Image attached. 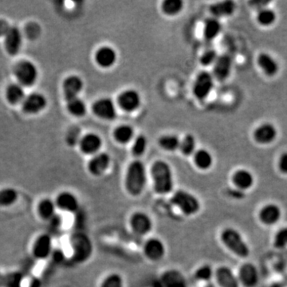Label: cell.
<instances>
[{"label": "cell", "instance_id": "cell-22", "mask_svg": "<svg viewBox=\"0 0 287 287\" xmlns=\"http://www.w3.org/2000/svg\"><path fill=\"white\" fill-rule=\"evenodd\" d=\"M116 50L114 48L104 45L97 50L95 54V61L98 66L101 68H110L114 66L117 62Z\"/></svg>", "mask_w": 287, "mask_h": 287}, {"label": "cell", "instance_id": "cell-46", "mask_svg": "<svg viewBox=\"0 0 287 287\" xmlns=\"http://www.w3.org/2000/svg\"><path fill=\"white\" fill-rule=\"evenodd\" d=\"M278 168L282 174L287 176V152L283 153L278 160Z\"/></svg>", "mask_w": 287, "mask_h": 287}, {"label": "cell", "instance_id": "cell-49", "mask_svg": "<svg viewBox=\"0 0 287 287\" xmlns=\"http://www.w3.org/2000/svg\"><path fill=\"white\" fill-rule=\"evenodd\" d=\"M10 29L8 23L3 20H0V36H5Z\"/></svg>", "mask_w": 287, "mask_h": 287}, {"label": "cell", "instance_id": "cell-5", "mask_svg": "<svg viewBox=\"0 0 287 287\" xmlns=\"http://www.w3.org/2000/svg\"><path fill=\"white\" fill-rule=\"evenodd\" d=\"M128 224L131 232L137 237L149 236L154 228L153 217L142 210H136L131 213Z\"/></svg>", "mask_w": 287, "mask_h": 287}, {"label": "cell", "instance_id": "cell-21", "mask_svg": "<svg viewBox=\"0 0 287 287\" xmlns=\"http://www.w3.org/2000/svg\"><path fill=\"white\" fill-rule=\"evenodd\" d=\"M56 206L67 212L75 213L79 211L80 204L79 199L72 192H63L56 199Z\"/></svg>", "mask_w": 287, "mask_h": 287}, {"label": "cell", "instance_id": "cell-38", "mask_svg": "<svg viewBox=\"0 0 287 287\" xmlns=\"http://www.w3.org/2000/svg\"><path fill=\"white\" fill-rule=\"evenodd\" d=\"M158 143L164 150L174 152L180 148V140L176 135H164L159 139Z\"/></svg>", "mask_w": 287, "mask_h": 287}, {"label": "cell", "instance_id": "cell-29", "mask_svg": "<svg viewBox=\"0 0 287 287\" xmlns=\"http://www.w3.org/2000/svg\"><path fill=\"white\" fill-rule=\"evenodd\" d=\"M193 155L195 165L198 169L207 171L212 167L214 159L211 153L206 149H199Z\"/></svg>", "mask_w": 287, "mask_h": 287}, {"label": "cell", "instance_id": "cell-27", "mask_svg": "<svg viewBox=\"0 0 287 287\" xmlns=\"http://www.w3.org/2000/svg\"><path fill=\"white\" fill-rule=\"evenodd\" d=\"M73 245L75 248V255L77 258L85 260L90 255L92 250L90 242L89 239L84 235L75 236L73 240Z\"/></svg>", "mask_w": 287, "mask_h": 287}, {"label": "cell", "instance_id": "cell-48", "mask_svg": "<svg viewBox=\"0 0 287 287\" xmlns=\"http://www.w3.org/2000/svg\"><path fill=\"white\" fill-rule=\"evenodd\" d=\"M244 194H245V192L238 190L236 188H235L233 190L230 191L231 197H232V199H235V200H242V199H244Z\"/></svg>", "mask_w": 287, "mask_h": 287}, {"label": "cell", "instance_id": "cell-4", "mask_svg": "<svg viewBox=\"0 0 287 287\" xmlns=\"http://www.w3.org/2000/svg\"><path fill=\"white\" fill-rule=\"evenodd\" d=\"M219 240L223 246L238 258L244 259L250 255V246L242 234L235 227H227L222 229L219 233Z\"/></svg>", "mask_w": 287, "mask_h": 287}, {"label": "cell", "instance_id": "cell-39", "mask_svg": "<svg viewBox=\"0 0 287 287\" xmlns=\"http://www.w3.org/2000/svg\"><path fill=\"white\" fill-rule=\"evenodd\" d=\"M67 109L72 115L78 118L84 116L87 110L85 102L79 97L67 101Z\"/></svg>", "mask_w": 287, "mask_h": 287}, {"label": "cell", "instance_id": "cell-31", "mask_svg": "<svg viewBox=\"0 0 287 287\" xmlns=\"http://www.w3.org/2000/svg\"><path fill=\"white\" fill-rule=\"evenodd\" d=\"M215 269L208 263H204L197 267L193 273L195 280L200 283H208L214 279Z\"/></svg>", "mask_w": 287, "mask_h": 287}, {"label": "cell", "instance_id": "cell-12", "mask_svg": "<svg viewBox=\"0 0 287 287\" xmlns=\"http://www.w3.org/2000/svg\"><path fill=\"white\" fill-rule=\"evenodd\" d=\"M214 280L219 287H240L237 275L231 267L225 265L215 269Z\"/></svg>", "mask_w": 287, "mask_h": 287}, {"label": "cell", "instance_id": "cell-11", "mask_svg": "<svg viewBox=\"0 0 287 287\" xmlns=\"http://www.w3.org/2000/svg\"><path fill=\"white\" fill-rule=\"evenodd\" d=\"M93 114L106 121H113L117 118L116 106L109 97H102L96 101L92 106Z\"/></svg>", "mask_w": 287, "mask_h": 287}, {"label": "cell", "instance_id": "cell-47", "mask_svg": "<svg viewBox=\"0 0 287 287\" xmlns=\"http://www.w3.org/2000/svg\"><path fill=\"white\" fill-rule=\"evenodd\" d=\"M81 139H79V133L75 131V132H71V133L68 135L67 141L71 145H75L77 142H79Z\"/></svg>", "mask_w": 287, "mask_h": 287}, {"label": "cell", "instance_id": "cell-24", "mask_svg": "<svg viewBox=\"0 0 287 287\" xmlns=\"http://www.w3.org/2000/svg\"><path fill=\"white\" fill-rule=\"evenodd\" d=\"M22 34L16 27H10L5 36V46L6 51L11 55H15L20 50L22 45Z\"/></svg>", "mask_w": 287, "mask_h": 287}, {"label": "cell", "instance_id": "cell-17", "mask_svg": "<svg viewBox=\"0 0 287 287\" xmlns=\"http://www.w3.org/2000/svg\"><path fill=\"white\" fill-rule=\"evenodd\" d=\"M254 176L251 171L245 168H240L232 174V184L238 190L244 192L250 190L254 186Z\"/></svg>", "mask_w": 287, "mask_h": 287}, {"label": "cell", "instance_id": "cell-18", "mask_svg": "<svg viewBox=\"0 0 287 287\" xmlns=\"http://www.w3.org/2000/svg\"><path fill=\"white\" fill-rule=\"evenodd\" d=\"M162 287H188L187 279L184 274L176 269H169L160 278Z\"/></svg>", "mask_w": 287, "mask_h": 287}, {"label": "cell", "instance_id": "cell-26", "mask_svg": "<svg viewBox=\"0 0 287 287\" xmlns=\"http://www.w3.org/2000/svg\"><path fill=\"white\" fill-rule=\"evenodd\" d=\"M236 10V2L231 0L215 2L210 6V11L215 19L232 16Z\"/></svg>", "mask_w": 287, "mask_h": 287}, {"label": "cell", "instance_id": "cell-32", "mask_svg": "<svg viewBox=\"0 0 287 287\" xmlns=\"http://www.w3.org/2000/svg\"><path fill=\"white\" fill-rule=\"evenodd\" d=\"M134 136V130L130 125L121 124L118 126L114 131V137L117 142L122 145H125L130 142Z\"/></svg>", "mask_w": 287, "mask_h": 287}, {"label": "cell", "instance_id": "cell-1", "mask_svg": "<svg viewBox=\"0 0 287 287\" xmlns=\"http://www.w3.org/2000/svg\"><path fill=\"white\" fill-rule=\"evenodd\" d=\"M150 176L153 182V192L157 196H171L175 191L173 171L169 164L162 160L153 162L150 168Z\"/></svg>", "mask_w": 287, "mask_h": 287}, {"label": "cell", "instance_id": "cell-16", "mask_svg": "<svg viewBox=\"0 0 287 287\" xmlns=\"http://www.w3.org/2000/svg\"><path fill=\"white\" fill-rule=\"evenodd\" d=\"M232 68V58L228 54L218 56L213 65L212 76L219 82L225 81L229 78Z\"/></svg>", "mask_w": 287, "mask_h": 287}, {"label": "cell", "instance_id": "cell-13", "mask_svg": "<svg viewBox=\"0 0 287 287\" xmlns=\"http://www.w3.org/2000/svg\"><path fill=\"white\" fill-rule=\"evenodd\" d=\"M111 159L106 153H97L88 162V171L92 176L100 177L106 173L110 167Z\"/></svg>", "mask_w": 287, "mask_h": 287}, {"label": "cell", "instance_id": "cell-7", "mask_svg": "<svg viewBox=\"0 0 287 287\" xmlns=\"http://www.w3.org/2000/svg\"><path fill=\"white\" fill-rule=\"evenodd\" d=\"M215 79L211 74L206 71H202L197 75L194 85L193 94L199 100H205L214 88Z\"/></svg>", "mask_w": 287, "mask_h": 287}, {"label": "cell", "instance_id": "cell-15", "mask_svg": "<svg viewBox=\"0 0 287 287\" xmlns=\"http://www.w3.org/2000/svg\"><path fill=\"white\" fill-rule=\"evenodd\" d=\"M258 219L265 226H274L282 219V209L276 204H267L258 211Z\"/></svg>", "mask_w": 287, "mask_h": 287}, {"label": "cell", "instance_id": "cell-37", "mask_svg": "<svg viewBox=\"0 0 287 287\" xmlns=\"http://www.w3.org/2000/svg\"><path fill=\"white\" fill-rule=\"evenodd\" d=\"M184 2L181 0H165L162 2V10L167 16H175L181 12Z\"/></svg>", "mask_w": 287, "mask_h": 287}, {"label": "cell", "instance_id": "cell-33", "mask_svg": "<svg viewBox=\"0 0 287 287\" xmlns=\"http://www.w3.org/2000/svg\"><path fill=\"white\" fill-rule=\"evenodd\" d=\"M221 23L219 19L215 18L207 19L205 21V27H204V36L206 40H215L217 36H219L221 31Z\"/></svg>", "mask_w": 287, "mask_h": 287}, {"label": "cell", "instance_id": "cell-20", "mask_svg": "<svg viewBox=\"0 0 287 287\" xmlns=\"http://www.w3.org/2000/svg\"><path fill=\"white\" fill-rule=\"evenodd\" d=\"M22 104L23 111L27 114H35L43 110L47 101L41 93H34L26 97Z\"/></svg>", "mask_w": 287, "mask_h": 287}, {"label": "cell", "instance_id": "cell-23", "mask_svg": "<svg viewBox=\"0 0 287 287\" xmlns=\"http://www.w3.org/2000/svg\"><path fill=\"white\" fill-rule=\"evenodd\" d=\"M102 145V140L95 133H88L82 137L79 141L80 149L86 155H95Z\"/></svg>", "mask_w": 287, "mask_h": 287}, {"label": "cell", "instance_id": "cell-44", "mask_svg": "<svg viewBox=\"0 0 287 287\" xmlns=\"http://www.w3.org/2000/svg\"><path fill=\"white\" fill-rule=\"evenodd\" d=\"M274 246L277 249L287 247V227H283L275 234L274 238Z\"/></svg>", "mask_w": 287, "mask_h": 287}, {"label": "cell", "instance_id": "cell-40", "mask_svg": "<svg viewBox=\"0 0 287 287\" xmlns=\"http://www.w3.org/2000/svg\"><path fill=\"white\" fill-rule=\"evenodd\" d=\"M56 205L54 201L49 199L41 201L38 206L40 216L44 219H50L55 215Z\"/></svg>", "mask_w": 287, "mask_h": 287}, {"label": "cell", "instance_id": "cell-14", "mask_svg": "<svg viewBox=\"0 0 287 287\" xmlns=\"http://www.w3.org/2000/svg\"><path fill=\"white\" fill-rule=\"evenodd\" d=\"M118 103L122 110L127 113H132L141 106V96L134 89H127L119 94Z\"/></svg>", "mask_w": 287, "mask_h": 287}, {"label": "cell", "instance_id": "cell-50", "mask_svg": "<svg viewBox=\"0 0 287 287\" xmlns=\"http://www.w3.org/2000/svg\"><path fill=\"white\" fill-rule=\"evenodd\" d=\"M62 255H63V254H62V252L58 250V251L55 252V254H54V258H55L56 261H60L61 258L63 257Z\"/></svg>", "mask_w": 287, "mask_h": 287}, {"label": "cell", "instance_id": "cell-6", "mask_svg": "<svg viewBox=\"0 0 287 287\" xmlns=\"http://www.w3.org/2000/svg\"><path fill=\"white\" fill-rule=\"evenodd\" d=\"M142 253L149 262H159L165 258L167 246L161 238L151 236L147 238L143 244Z\"/></svg>", "mask_w": 287, "mask_h": 287}, {"label": "cell", "instance_id": "cell-28", "mask_svg": "<svg viewBox=\"0 0 287 287\" xmlns=\"http://www.w3.org/2000/svg\"><path fill=\"white\" fill-rule=\"evenodd\" d=\"M52 240L48 235H41L38 238L34 245L33 254L40 259L47 258L51 253Z\"/></svg>", "mask_w": 287, "mask_h": 287}, {"label": "cell", "instance_id": "cell-42", "mask_svg": "<svg viewBox=\"0 0 287 287\" xmlns=\"http://www.w3.org/2000/svg\"><path fill=\"white\" fill-rule=\"evenodd\" d=\"M18 200V192L14 188H4L0 190V206H8Z\"/></svg>", "mask_w": 287, "mask_h": 287}, {"label": "cell", "instance_id": "cell-10", "mask_svg": "<svg viewBox=\"0 0 287 287\" xmlns=\"http://www.w3.org/2000/svg\"><path fill=\"white\" fill-rule=\"evenodd\" d=\"M236 275L240 287H255L259 282L258 269L251 262H245L241 265Z\"/></svg>", "mask_w": 287, "mask_h": 287}, {"label": "cell", "instance_id": "cell-45", "mask_svg": "<svg viewBox=\"0 0 287 287\" xmlns=\"http://www.w3.org/2000/svg\"><path fill=\"white\" fill-rule=\"evenodd\" d=\"M218 54L215 50H208L202 54L201 58V63L204 66H209L211 65H214L217 58H218Z\"/></svg>", "mask_w": 287, "mask_h": 287}, {"label": "cell", "instance_id": "cell-2", "mask_svg": "<svg viewBox=\"0 0 287 287\" xmlns=\"http://www.w3.org/2000/svg\"><path fill=\"white\" fill-rule=\"evenodd\" d=\"M147 182L148 176L144 163L139 160L131 162L124 176V187L126 193L132 198H138L145 192Z\"/></svg>", "mask_w": 287, "mask_h": 287}, {"label": "cell", "instance_id": "cell-36", "mask_svg": "<svg viewBox=\"0 0 287 287\" xmlns=\"http://www.w3.org/2000/svg\"><path fill=\"white\" fill-rule=\"evenodd\" d=\"M6 98L13 105L21 103L25 99V93L22 85L12 84L6 89Z\"/></svg>", "mask_w": 287, "mask_h": 287}, {"label": "cell", "instance_id": "cell-35", "mask_svg": "<svg viewBox=\"0 0 287 287\" xmlns=\"http://www.w3.org/2000/svg\"><path fill=\"white\" fill-rule=\"evenodd\" d=\"M99 287H125V282L120 273H109L101 279Z\"/></svg>", "mask_w": 287, "mask_h": 287}, {"label": "cell", "instance_id": "cell-9", "mask_svg": "<svg viewBox=\"0 0 287 287\" xmlns=\"http://www.w3.org/2000/svg\"><path fill=\"white\" fill-rule=\"evenodd\" d=\"M278 129L275 125L270 122H264L259 124L254 132H253V139L254 142L258 145H268L275 142L277 139Z\"/></svg>", "mask_w": 287, "mask_h": 287}, {"label": "cell", "instance_id": "cell-51", "mask_svg": "<svg viewBox=\"0 0 287 287\" xmlns=\"http://www.w3.org/2000/svg\"><path fill=\"white\" fill-rule=\"evenodd\" d=\"M40 287V281L39 279H36V280H34L31 283V287Z\"/></svg>", "mask_w": 287, "mask_h": 287}, {"label": "cell", "instance_id": "cell-34", "mask_svg": "<svg viewBox=\"0 0 287 287\" xmlns=\"http://www.w3.org/2000/svg\"><path fill=\"white\" fill-rule=\"evenodd\" d=\"M23 276L19 272H0V287H22Z\"/></svg>", "mask_w": 287, "mask_h": 287}, {"label": "cell", "instance_id": "cell-19", "mask_svg": "<svg viewBox=\"0 0 287 287\" xmlns=\"http://www.w3.org/2000/svg\"><path fill=\"white\" fill-rule=\"evenodd\" d=\"M257 64L263 74L269 78L276 76L280 70L279 62L272 55L262 52L257 58Z\"/></svg>", "mask_w": 287, "mask_h": 287}, {"label": "cell", "instance_id": "cell-8", "mask_svg": "<svg viewBox=\"0 0 287 287\" xmlns=\"http://www.w3.org/2000/svg\"><path fill=\"white\" fill-rule=\"evenodd\" d=\"M15 75L20 85L31 86L38 79V70L32 62L23 61L19 62L15 68Z\"/></svg>", "mask_w": 287, "mask_h": 287}, {"label": "cell", "instance_id": "cell-30", "mask_svg": "<svg viewBox=\"0 0 287 287\" xmlns=\"http://www.w3.org/2000/svg\"><path fill=\"white\" fill-rule=\"evenodd\" d=\"M256 21L261 27H271L277 21V14L275 10L266 6L258 10Z\"/></svg>", "mask_w": 287, "mask_h": 287}, {"label": "cell", "instance_id": "cell-25", "mask_svg": "<svg viewBox=\"0 0 287 287\" xmlns=\"http://www.w3.org/2000/svg\"><path fill=\"white\" fill-rule=\"evenodd\" d=\"M83 82L79 76H70L63 83V92L66 101L79 97L83 89Z\"/></svg>", "mask_w": 287, "mask_h": 287}, {"label": "cell", "instance_id": "cell-41", "mask_svg": "<svg viewBox=\"0 0 287 287\" xmlns=\"http://www.w3.org/2000/svg\"><path fill=\"white\" fill-rule=\"evenodd\" d=\"M196 139L192 134H188L184 136L182 141H180V149L183 155L185 157H189L194 154L196 150Z\"/></svg>", "mask_w": 287, "mask_h": 287}, {"label": "cell", "instance_id": "cell-3", "mask_svg": "<svg viewBox=\"0 0 287 287\" xmlns=\"http://www.w3.org/2000/svg\"><path fill=\"white\" fill-rule=\"evenodd\" d=\"M170 204L185 217H194L201 212V200L192 192L185 189H177L170 196Z\"/></svg>", "mask_w": 287, "mask_h": 287}, {"label": "cell", "instance_id": "cell-43", "mask_svg": "<svg viewBox=\"0 0 287 287\" xmlns=\"http://www.w3.org/2000/svg\"><path fill=\"white\" fill-rule=\"evenodd\" d=\"M148 141L144 135H139L135 139L132 147V153L136 157H140L145 153L146 150Z\"/></svg>", "mask_w": 287, "mask_h": 287}]
</instances>
